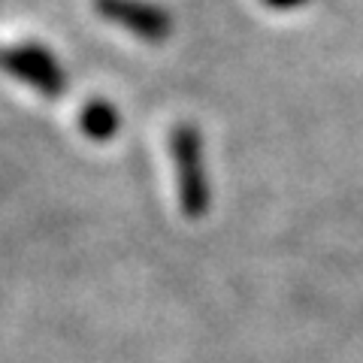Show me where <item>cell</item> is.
Listing matches in <instances>:
<instances>
[{
  "mask_svg": "<svg viewBox=\"0 0 363 363\" xmlns=\"http://www.w3.org/2000/svg\"><path fill=\"white\" fill-rule=\"evenodd\" d=\"M264 6H269V9H300V6H306L309 0H260Z\"/></svg>",
  "mask_w": 363,
  "mask_h": 363,
  "instance_id": "5",
  "label": "cell"
},
{
  "mask_svg": "<svg viewBox=\"0 0 363 363\" xmlns=\"http://www.w3.org/2000/svg\"><path fill=\"white\" fill-rule=\"evenodd\" d=\"M79 124H82L85 136L91 140H109V136H116L118 130V112L112 109L106 100H91V104L82 109V116H79Z\"/></svg>",
  "mask_w": 363,
  "mask_h": 363,
  "instance_id": "4",
  "label": "cell"
},
{
  "mask_svg": "<svg viewBox=\"0 0 363 363\" xmlns=\"http://www.w3.org/2000/svg\"><path fill=\"white\" fill-rule=\"evenodd\" d=\"M94 9L112 25L136 33L143 40H167L173 30V18L143 0H94Z\"/></svg>",
  "mask_w": 363,
  "mask_h": 363,
  "instance_id": "3",
  "label": "cell"
},
{
  "mask_svg": "<svg viewBox=\"0 0 363 363\" xmlns=\"http://www.w3.org/2000/svg\"><path fill=\"white\" fill-rule=\"evenodd\" d=\"M169 152L176 164V185H179V206L188 218H200L209 209V182L203 167V143L197 128L179 124L169 136Z\"/></svg>",
  "mask_w": 363,
  "mask_h": 363,
  "instance_id": "1",
  "label": "cell"
},
{
  "mask_svg": "<svg viewBox=\"0 0 363 363\" xmlns=\"http://www.w3.org/2000/svg\"><path fill=\"white\" fill-rule=\"evenodd\" d=\"M0 67L21 79V82L33 85L43 94H58L64 88V73L55 64L49 52L37 49V45H13V49H0Z\"/></svg>",
  "mask_w": 363,
  "mask_h": 363,
  "instance_id": "2",
  "label": "cell"
}]
</instances>
